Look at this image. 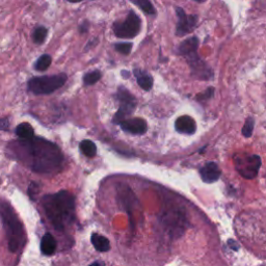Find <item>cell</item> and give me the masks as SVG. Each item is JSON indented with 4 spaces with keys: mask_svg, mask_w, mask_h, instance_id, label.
Wrapping results in <instances>:
<instances>
[{
    "mask_svg": "<svg viewBox=\"0 0 266 266\" xmlns=\"http://www.w3.org/2000/svg\"><path fill=\"white\" fill-rule=\"evenodd\" d=\"M0 218H1L8 242V250L12 253L20 251L25 244L26 237L23 225L6 200H0Z\"/></svg>",
    "mask_w": 266,
    "mask_h": 266,
    "instance_id": "cell-3",
    "label": "cell"
},
{
    "mask_svg": "<svg viewBox=\"0 0 266 266\" xmlns=\"http://www.w3.org/2000/svg\"><path fill=\"white\" fill-rule=\"evenodd\" d=\"M213 94H214V89H213V88H209V89H207L204 93L197 95V100H198L199 102L207 101V100L211 99V98L213 97Z\"/></svg>",
    "mask_w": 266,
    "mask_h": 266,
    "instance_id": "cell-25",
    "label": "cell"
},
{
    "mask_svg": "<svg viewBox=\"0 0 266 266\" xmlns=\"http://www.w3.org/2000/svg\"><path fill=\"white\" fill-rule=\"evenodd\" d=\"M52 63V58L49 54H43L41 55L34 64V69L39 72L46 71L49 68Z\"/></svg>",
    "mask_w": 266,
    "mask_h": 266,
    "instance_id": "cell-19",
    "label": "cell"
},
{
    "mask_svg": "<svg viewBox=\"0 0 266 266\" xmlns=\"http://www.w3.org/2000/svg\"><path fill=\"white\" fill-rule=\"evenodd\" d=\"M17 136L22 140H28L34 137V130L30 123H21L16 128Z\"/></svg>",
    "mask_w": 266,
    "mask_h": 266,
    "instance_id": "cell-17",
    "label": "cell"
},
{
    "mask_svg": "<svg viewBox=\"0 0 266 266\" xmlns=\"http://www.w3.org/2000/svg\"><path fill=\"white\" fill-rule=\"evenodd\" d=\"M87 31H88V25H85V24L83 25V24H82V25L80 26V32H81V33H85Z\"/></svg>",
    "mask_w": 266,
    "mask_h": 266,
    "instance_id": "cell-29",
    "label": "cell"
},
{
    "mask_svg": "<svg viewBox=\"0 0 266 266\" xmlns=\"http://www.w3.org/2000/svg\"><path fill=\"white\" fill-rule=\"evenodd\" d=\"M117 98L119 100V110L112 119V123L120 124L122 121L126 120L127 117L131 116L136 107V98L124 87H120L117 92Z\"/></svg>",
    "mask_w": 266,
    "mask_h": 266,
    "instance_id": "cell-6",
    "label": "cell"
},
{
    "mask_svg": "<svg viewBox=\"0 0 266 266\" xmlns=\"http://www.w3.org/2000/svg\"><path fill=\"white\" fill-rule=\"evenodd\" d=\"M47 34H48V30L44 26H39L36 27L33 34V39L35 44H43L46 40Z\"/></svg>",
    "mask_w": 266,
    "mask_h": 266,
    "instance_id": "cell-22",
    "label": "cell"
},
{
    "mask_svg": "<svg viewBox=\"0 0 266 266\" xmlns=\"http://www.w3.org/2000/svg\"><path fill=\"white\" fill-rule=\"evenodd\" d=\"M112 28L117 37H120V39H132L140 32V18L134 11H130L124 21L116 22Z\"/></svg>",
    "mask_w": 266,
    "mask_h": 266,
    "instance_id": "cell-5",
    "label": "cell"
},
{
    "mask_svg": "<svg viewBox=\"0 0 266 266\" xmlns=\"http://www.w3.org/2000/svg\"><path fill=\"white\" fill-rule=\"evenodd\" d=\"M121 129L125 132L130 133L134 135L145 134L148 130V124L144 119L140 118H132L126 119L120 123Z\"/></svg>",
    "mask_w": 266,
    "mask_h": 266,
    "instance_id": "cell-10",
    "label": "cell"
},
{
    "mask_svg": "<svg viewBox=\"0 0 266 266\" xmlns=\"http://www.w3.org/2000/svg\"><path fill=\"white\" fill-rule=\"evenodd\" d=\"M237 172L245 179H254L258 175L261 166V158L257 155H251L235 159Z\"/></svg>",
    "mask_w": 266,
    "mask_h": 266,
    "instance_id": "cell-7",
    "label": "cell"
},
{
    "mask_svg": "<svg viewBox=\"0 0 266 266\" xmlns=\"http://www.w3.org/2000/svg\"><path fill=\"white\" fill-rule=\"evenodd\" d=\"M199 47V40L197 36H192L189 37V39H186L185 41H183L180 46L178 47V54L183 55V56H187L189 54H192L194 52H197Z\"/></svg>",
    "mask_w": 266,
    "mask_h": 266,
    "instance_id": "cell-14",
    "label": "cell"
},
{
    "mask_svg": "<svg viewBox=\"0 0 266 266\" xmlns=\"http://www.w3.org/2000/svg\"><path fill=\"white\" fill-rule=\"evenodd\" d=\"M68 76L65 73L33 77L27 83V89L34 95H49L63 88Z\"/></svg>",
    "mask_w": 266,
    "mask_h": 266,
    "instance_id": "cell-4",
    "label": "cell"
},
{
    "mask_svg": "<svg viewBox=\"0 0 266 266\" xmlns=\"http://www.w3.org/2000/svg\"><path fill=\"white\" fill-rule=\"evenodd\" d=\"M90 266H105V263L102 262V261H96V262L92 263Z\"/></svg>",
    "mask_w": 266,
    "mask_h": 266,
    "instance_id": "cell-28",
    "label": "cell"
},
{
    "mask_svg": "<svg viewBox=\"0 0 266 266\" xmlns=\"http://www.w3.org/2000/svg\"><path fill=\"white\" fill-rule=\"evenodd\" d=\"M45 213L56 230H64L75 218V199L72 194L61 191L42 199Z\"/></svg>",
    "mask_w": 266,
    "mask_h": 266,
    "instance_id": "cell-2",
    "label": "cell"
},
{
    "mask_svg": "<svg viewBox=\"0 0 266 266\" xmlns=\"http://www.w3.org/2000/svg\"><path fill=\"white\" fill-rule=\"evenodd\" d=\"M91 241L94 245V248L96 249L98 252H108L110 249V242L109 240L100 234L93 233L91 236Z\"/></svg>",
    "mask_w": 266,
    "mask_h": 266,
    "instance_id": "cell-16",
    "label": "cell"
},
{
    "mask_svg": "<svg viewBox=\"0 0 266 266\" xmlns=\"http://www.w3.org/2000/svg\"><path fill=\"white\" fill-rule=\"evenodd\" d=\"M39 193V185H37L35 182H33L30 186V188H28V195H30V197L34 200V196Z\"/></svg>",
    "mask_w": 266,
    "mask_h": 266,
    "instance_id": "cell-26",
    "label": "cell"
},
{
    "mask_svg": "<svg viewBox=\"0 0 266 266\" xmlns=\"http://www.w3.org/2000/svg\"><path fill=\"white\" fill-rule=\"evenodd\" d=\"M255 127V119L253 117H249L246 119L243 128H242V134L244 137H251L253 134Z\"/></svg>",
    "mask_w": 266,
    "mask_h": 266,
    "instance_id": "cell-23",
    "label": "cell"
},
{
    "mask_svg": "<svg viewBox=\"0 0 266 266\" xmlns=\"http://www.w3.org/2000/svg\"><path fill=\"white\" fill-rule=\"evenodd\" d=\"M79 150L81 153L89 158H93L97 155V146L93 140L84 139L79 144Z\"/></svg>",
    "mask_w": 266,
    "mask_h": 266,
    "instance_id": "cell-18",
    "label": "cell"
},
{
    "mask_svg": "<svg viewBox=\"0 0 266 266\" xmlns=\"http://www.w3.org/2000/svg\"><path fill=\"white\" fill-rule=\"evenodd\" d=\"M56 248H58V242L54 237L50 233H46L41 240V252L46 256H51L55 253Z\"/></svg>",
    "mask_w": 266,
    "mask_h": 266,
    "instance_id": "cell-15",
    "label": "cell"
},
{
    "mask_svg": "<svg viewBox=\"0 0 266 266\" xmlns=\"http://www.w3.org/2000/svg\"><path fill=\"white\" fill-rule=\"evenodd\" d=\"M133 75L135 76L138 85L144 91H150L152 87H153L154 80L149 72L136 68L133 70Z\"/></svg>",
    "mask_w": 266,
    "mask_h": 266,
    "instance_id": "cell-13",
    "label": "cell"
},
{
    "mask_svg": "<svg viewBox=\"0 0 266 266\" xmlns=\"http://www.w3.org/2000/svg\"><path fill=\"white\" fill-rule=\"evenodd\" d=\"M175 128L179 133L192 135L197 131V123L192 117L181 116L176 120Z\"/></svg>",
    "mask_w": 266,
    "mask_h": 266,
    "instance_id": "cell-12",
    "label": "cell"
},
{
    "mask_svg": "<svg viewBox=\"0 0 266 266\" xmlns=\"http://www.w3.org/2000/svg\"><path fill=\"white\" fill-rule=\"evenodd\" d=\"M133 4L137 5L140 9H142L146 14L148 15H155L156 14V9L154 5L152 4L151 1L149 0H132L131 1Z\"/></svg>",
    "mask_w": 266,
    "mask_h": 266,
    "instance_id": "cell-20",
    "label": "cell"
},
{
    "mask_svg": "<svg viewBox=\"0 0 266 266\" xmlns=\"http://www.w3.org/2000/svg\"><path fill=\"white\" fill-rule=\"evenodd\" d=\"M185 58L189 66H191L192 75L194 77L201 80H209L213 77L212 70L209 68L204 61L201 60L197 52L189 54Z\"/></svg>",
    "mask_w": 266,
    "mask_h": 266,
    "instance_id": "cell-8",
    "label": "cell"
},
{
    "mask_svg": "<svg viewBox=\"0 0 266 266\" xmlns=\"http://www.w3.org/2000/svg\"><path fill=\"white\" fill-rule=\"evenodd\" d=\"M176 14L178 17L176 34L178 36H183L194 32L198 23V17L193 15H186L182 7H177Z\"/></svg>",
    "mask_w": 266,
    "mask_h": 266,
    "instance_id": "cell-9",
    "label": "cell"
},
{
    "mask_svg": "<svg viewBox=\"0 0 266 266\" xmlns=\"http://www.w3.org/2000/svg\"><path fill=\"white\" fill-rule=\"evenodd\" d=\"M102 77V73L99 70H95L92 72H89L83 76V83L84 85H93L99 81Z\"/></svg>",
    "mask_w": 266,
    "mask_h": 266,
    "instance_id": "cell-21",
    "label": "cell"
},
{
    "mask_svg": "<svg viewBox=\"0 0 266 266\" xmlns=\"http://www.w3.org/2000/svg\"><path fill=\"white\" fill-rule=\"evenodd\" d=\"M200 175L205 183H213L216 182L218 179H220L222 175V170L218 166L217 164L210 161V163H207L200 168Z\"/></svg>",
    "mask_w": 266,
    "mask_h": 266,
    "instance_id": "cell-11",
    "label": "cell"
},
{
    "mask_svg": "<svg viewBox=\"0 0 266 266\" xmlns=\"http://www.w3.org/2000/svg\"><path fill=\"white\" fill-rule=\"evenodd\" d=\"M132 47H133L132 43H126V42L125 43H117L115 45V49L121 54L128 55L131 52Z\"/></svg>",
    "mask_w": 266,
    "mask_h": 266,
    "instance_id": "cell-24",
    "label": "cell"
},
{
    "mask_svg": "<svg viewBox=\"0 0 266 266\" xmlns=\"http://www.w3.org/2000/svg\"><path fill=\"white\" fill-rule=\"evenodd\" d=\"M7 155L39 174L58 172L63 164V154L53 142L33 137L28 140H12L6 148Z\"/></svg>",
    "mask_w": 266,
    "mask_h": 266,
    "instance_id": "cell-1",
    "label": "cell"
},
{
    "mask_svg": "<svg viewBox=\"0 0 266 266\" xmlns=\"http://www.w3.org/2000/svg\"><path fill=\"white\" fill-rule=\"evenodd\" d=\"M9 130V120L8 118H0V131Z\"/></svg>",
    "mask_w": 266,
    "mask_h": 266,
    "instance_id": "cell-27",
    "label": "cell"
}]
</instances>
